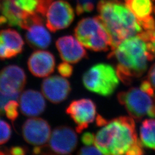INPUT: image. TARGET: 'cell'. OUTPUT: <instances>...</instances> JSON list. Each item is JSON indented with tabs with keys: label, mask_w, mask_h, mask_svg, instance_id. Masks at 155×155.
<instances>
[{
	"label": "cell",
	"mask_w": 155,
	"mask_h": 155,
	"mask_svg": "<svg viewBox=\"0 0 155 155\" xmlns=\"http://www.w3.org/2000/svg\"><path fill=\"white\" fill-rule=\"evenodd\" d=\"M97 124L102 127L95 135V145L102 154H144L143 146L137 137L135 121L131 117H119L107 121L101 116Z\"/></svg>",
	"instance_id": "6da1fadb"
},
{
	"label": "cell",
	"mask_w": 155,
	"mask_h": 155,
	"mask_svg": "<svg viewBox=\"0 0 155 155\" xmlns=\"http://www.w3.org/2000/svg\"><path fill=\"white\" fill-rule=\"evenodd\" d=\"M108 58L116 60L118 76L127 85L141 77L147 70L148 62L153 61L147 41L139 33L123 40L111 50Z\"/></svg>",
	"instance_id": "7a4b0ae2"
},
{
	"label": "cell",
	"mask_w": 155,
	"mask_h": 155,
	"mask_svg": "<svg viewBox=\"0 0 155 155\" xmlns=\"http://www.w3.org/2000/svg\"><path fill=\"white\" fill-rule=\"evenodd\" d=\"M97 11L98 17L110 36L111 50L125 39L143 31L134 15L120 0H100Z\"/></svg>",
	"instance_id": "3957f363"
},
{
	"label": "cell",
	"mask_w": 155,
	"mask_h": 155,
	"mask_svg": "<svg viewBox=\"0 0 155 155\" xmlns=\"http://www.w3.org/2000/svg\"><path fill=\"white\" fill-rule=\"evenodd\" d=\"M75 38L89 50L101 52L111 48L110 36L98 16L84 18L74 29Z\"/></svg>",
	"instance_id": "277c9868"
},
{
	"label": "cell",
	"mask_w": 155,
	"mask_h": 155,
	"mask_svg": "<svg viewBox=\"0 0 155 155\" xmlns=\"http://www.w3.org/2000/svg\"><path fill=\"white\" fill-rule=\"evenodd\" d=\"M116 70L106 63H98L91 67L83 74L82 82L90 91L108 97L113 94L120 83Z\"/></svg>",
	"instance_id": "5b68a950"
},
{
	"label": "cell",
	"mask_w": 155,
	"mask_h": 155,
	"mask_svg": "<svg viewBox=\"0 0 155 155\" xmlns=\"http://www.w3.org/2000/svg\"><path fill=\"white\" fill-rule=\"evenodd\" d=\"M119 103L130 117L140 121L145 116L155 117V97L137 87H131L117 95Z\"/></svg>",
	"instance_id": "8992f818"
},
{
	"label": "cell",
	"mask_w": 155,
	"mask_h": 155,
	"mask_svg": "<svg viewBox=\"0 0 155 155\" xmlns=\"http://www.w3.org/2000/svg\"><path fill=\"white\" fill-rule=\"evenodd\" d=\"M78 136L71 127L61 126L55 128L50 136L48 144L42 147H35L33 153H53L68 155L72 153L77 147Z\"/></svg>",
	"instance_id": "52a82bcc"
},
{
	"label": "cell",
	"mask_w": 155,
	"mask_h": 155,
	"mask_svg": "<svg viewBox=\"0 0 155 155\" xmlns=\"http://www.w3.org/2000/svg\"><path fill=\"white\" fill-rule=\"evenodd\" d=\"M37 12H29L23 20L20 29L27 30L25 39L33 49L44 50L51 43V36L43 24V20Z\"/></svg>",
	"instance_id": "ba28073f"
},
{
	"label": "cell",
	"mask_w": 155,
	"mask_h": 155,
	"mask_svg": "<svg viewBox=\"0 0 155 155\" xmlns=\"http://www.w3.org/2000/svg\"><path fill=\"white\" fill-rule=\"evenodd\" d=\"M46 16V27L50 31L56 32L68 27L74 21L75 14L70 4L58 0L50 4Z\"/></svg>",
	"instance_id": "9c48e42d"
},
{
	"label": "cell",
	"mask_w": 155,
	"mask_h": 155,
	"mask_svg": "<svg viewBox=\"0 0 155 155\" xmlns=\"http://www.w3.org/2000/svg\"><path fill=\"white\" fill-rule=\"evenodd\" d=\"M66 113L76 124V131L81 133L94 122L97 115V107L90 99L75 100L67 107Z\"/></svg>",
	"instance_id": "30bf717a"
},
{
	"label": "cell",
	"mask_w": 155,
	"mask_h": 155,
	"mask_svg": "<svg viewBox=\"0 0 155 155\" xmlns=\"http://www.w3.org/2000/svg\"><path fill=\"white\" fill-rule=\"evenodd\" d=\"M22 134L28 144L35 147H42L49 141L51 134V127L44 119L33 117L24 123Z\"/></svg>",
	"instance_id": "8fae6325"
},
{
	"label": "cell",
	"mask_w": 155,
	"mask_h": 155,
	"mask_svg": "<svg viewBox=\"0 0 155 155\" xmlns=\"http://www.w3.org/2000/svg\"><path fill=\"white\" fill-rule=\"evenodd\" d=\"M27 83V76L22 68L9 65L0 71V91L9 95L19 94Z\"/></svg>",
	"instance_id": "7c38bea8"
},
{
	"label": "cell",
	"mask_w": 155,
	"mask_h": 155,
	"mask_svg": "<svg viewBox=\"0 0 155 155\" xmlns=\"http://www.w3.org/2000/svg\"><path fill=\"white\" fill-rule=\"evenodd\" d=\"M41 89L45 98L55 104L61 103L66 100L71 91L69 81L63 77L58 75L45 79Z\"/></svg>",
	"instance_id": "4fadbf2b"
},
{
	"label": "cell",
	"mask_w": 155,
	"mask_h": 155,
	"mask_svg": "<svg viewBox=\"0 0 155 155\" xmlns=\"http://www.w3.org/2000/svg\"><path fill=\"white\" fill-rule=\"evenodd\" d=\"M77 39L68 35L56 41V47L61 59L70 64H76L87 55V52Z\"/></svg>",
	"instance_id": "5bb4252c"
},
{
	"label": "cell",
	"mask_w": 155,
	"mask_h": 155,
	"mask_svg": "<svg viewBox=\"0 0 155 155\" xmlns=\"http://www.w3.org/2000/svg\"><path fill=\"white\" fill-rule=\"evenodd\" d=\"M55 63V56L52 53L45 50H37L28 59V69L36 77H47L54 71Z\"/></svg>",
	"instance_id": "9a60e30c"
},
{
	"label": "cell",
	"mask_w": 155,
	"mask_h": 155,
	"mask_svg": "<svg viewBox=\"0 0 155 155\" xmlns=\"http://www.w3.org/2000/svg\"><path fill=\"white\" fill-rule=\"evenodd\" d=\"M24 43L21 35L14 29L0 31V59H11L23 51Z\"/></svg>",
	"instance_id": "2e32d148"
},
{
	"label": "cell",
	"mask_w": 155,
	"mask_h": 155,
	"mask_svg": "<svg viewBox=\"0 0 155 155\" xmlns=\"http://www.w3.org/2000/svg\"><path fill=\"white\" fill-rule=\"evenodd\" d=\"M18 101L20 111L25 116H38L46 108L44 97L36 90H27L23 91Z\"/></svg>",
	"instance_id": "e0dca14e"
},
{
	"label": "cell",
	"mask_w": 155,
	"mask_h": 155,
	"mask_svg": "<svg viewBox=\"0 0 155 155\" xmlns=\"http://www.w3.org/2000/svg\"><path fill=\"white\" fill-rule=\"evenodd\" d=\"M0 12L2 15L5 17L9 26L19 28L28 13L18 8L13 0H3L0 3Z\"/></svg>",
	"instance_id": "ac0fdd59"
},
{
	"label": "cell",
	"mask_w": 155,
	"mask_h": 155,
	"mask_svg": "<svg viewBox=\"0 0 155 155\" xmlns=\"http://www.w3.org/2000/svg\"><path fill=\"white\" fill-rule=\"evenodd\" d=\"M125 2L138 21L151 16L153 10L151 0H125Z\"/></svg>",
	"instance_id": "d6986e66"
},
{
	"label": "cell",
	"mask_w": 155,
	"mask_h": 155,
	"mask_svg": "<svg viewBox=\"0 0 155 155\" xmlns=\"http://www.w3.org/2000/svg\"><path fill=\"white\" fill-rule=\"evenodd\" d=\"M140 140L143 147L155 151V120L146 119L142 122Z\"/></svg>",
	"instance_id": "ffe728a7"
},
{
	"label": "cell",
	"mask_w": 155,
	"mask_h": 155,
	"mask_svg": "<svg viewBox=\"0 0 155 155\" xmlns=\"http://www.w3.org/2000/svg\"><path fill=\"white\" fill-rule=\"evenodd\" d=\"M95 0H76V13L80 16L84 13H90L94 10Z\"/></svg>",
	"instance_id": "44dd1931"
},
{
	"label": "cell",
	"mask_w": 155,
	"mask_h": 155,
	"mask_svg": "<svg viewBox=\"0 0 155 155\" xmlns=\"http://www.w3.org/2000/svg\"><path fill=\"white\" fill-rule=\"evenodd\" d=\"M17 100H11L7 102L5 107L4 110L7 118L13 122L18 116V107L19 105Z\"/></svg>",
	"instance_id": "7402d4cb"
},
{
	"label": "cell",
	"mask_w": 155,
	"mask_h": 155,
	"mask_svg": "<svg viewBox=\"0 0 155 155\" xmlns=\"http://www.w3.org/2000/svg\"><path fill=\"white\" fill-rule=\"evenodd\" d=\"M18 8L27 12H36L39 0H13Z\"/></svg>",
	"instance_id": "603a6c76"
},
{
	"label": "cell",
	"mask_w": 155,
	"mask_h": 155,
	"mask_svg": "<svg viewBox=\"0 0 155 155\" xmlns=\"http://www.w3.org/2000/svg\"><path fill=\"white\" fill-rule=\"evenodd\" d=\"M11 127L8 123L0 119V145L5 144L11 138Z\"/></svg>",
	"instance_id": "cb8c5ba5"
},
{
	"label": "cell",
	"mask_w": 155,
	"mask_h": 155,
	"mask_svg": "<svg viewBox=\"0 0 155 155\" xmlns=\"http://www.w3.org/2000/svg\"><path fill=\"white\" fill-rule=\"evenodd\" d=\"M19 94L14 95H9L4 94L0 91V117L5 114L4 107L8 102L11 100H18Z\"/></svg>",
	"instance_id": "d4e9b609"
},
{
	"label": "cell",
	"mask_w": 155,
	"mask_h": 155,
	"mask_svg": "<svg viewBox=\"0 0 155 155\" xmlns=\"http://www.w3.org/2000/svg\"><path fill=\"white\" fill-rule=\"evenodd\" d=\"M58 71L63 77H70L73 72V67L70 63L64 61L58 65Z\"/></svg>",
	"instance_id": "484cf974"
},
{
	"label": "cell",
	"mask_w": 155,
	"mask_h": 155,
	"mask_svg": "<svg viewBox=\"0 0 155 155\" xmlns=\"http://www.w3.org/2000/svg\"><path fill=\"white\" fill-rule=\"evenodd\" d=\"M78 154L81 155H101L102 153L95 145H85L79 150Z\"/></svg>",
	"instance_id": "4316f807"
},
{
	"label": "cell",
	"mask_w": 155,
	"mask_h": 155,
	"mask_svg": "<svg viewBox=\"0 0 155 155\" xmlns=\"http://www.w3.org/2000/svg\"><path fill=\"white\" fill-rule=\"evenodd\" d=\"M144 31H152L155 29V19L152 16L139 21Z\"/></svg>",
	"instance_id": "83f0119b"
},
{
	"label": "cell",
	"mask_w": 155,
	"mask_h": 155,
	"mask_svg": "<svg viewBox=\"0 0 155 155\" xmlns=\"http://www.w3.org/2000/svg\"><path fill=\"white\" fill-rule=\"evenodd\" d=\"M81 141L84 145H93L95 144V135L90 132L83 133Z\"/></svg>",
	"instance_id": "f1b7e54d"
},
{
	"label": "cell",
	"mask_w": 155,
	"mask_h": 155,
	"mask_svg": "<svg viewBox=\"0 0 155 155\" xmlns=\"http://www.w3.org/2000/svg\"><path fill=\"white\" fill-rule=\"evenodd\" d=\"M147 80L155 89V63L150 68L147 75Z\"/></svg>",
	"instance_id": "f546056e"
},
{
	"label": "cell",
	"mask_w": 155,
	"mask_h": 155,
	"mask_svg": "<svg viewBox=\"0 0 155 155\" xmlns=\"http://www.w3.org/2000/svg\"><path fill=\"white\" fill-rule=\"evenodd\" d=\"M9 153L14 155H24L27 153V150L25 147H20V146H16L12 147L10 150H9Z\"/></svg>",
	"instance_id": "4dcf8cb0"
},
{
	"label": "cell",
	"mask_w": 155,
	"mask_h": 155,
	"mask_svg": "<svg viewBox=\"0 0 155 155\" xmlns=\"http://www.w3.org/2000/svg\"><path fill=\"white\" fill-rule=\"evenodd\" d=\"M5 24H8V21L5 17L3 15L0 16V27L5 25Z\"/></svg>",
	"instance_id": "1f68e13d"
},
{
	"label": "cell",
	"mask_w": 155,
	"mask_h": 155,
	"mask_svg": "<svg viewBox=\"0 0 155 155\" xmlns=\"http://www.w3.org/2000/svg\"><path fill=\"white\" fill-rule=\"evenodd\" d=\"M153 11H154V13H155V6L153 7Z\"/></svg>",
	"instance_id": "d6a6232c"
},
{
	"label": "cell",
	"mask_w": 155,
	"mask_h": 155,
	"mask_svg": "<svg viewBox=\"0 0 155 155\" xmlns=\"http://www.w3.org/2000/svg\"><path fill=\"white\" fill-rule=\"evenodd\" d=\"M153 1H155V0H153Z\"/></svg>",
	"instance_id": "836d02e7"
},
{
	"label": "cell",
	"mask_w": 155,
	"mask_h": 155,
	"mask_svg": "<svg viewBox=\"0 0 155 155\" xmlns=\"http://www.w3.org/2000/svg\"><path fill=\"white\" fill-rule=\"evenodd\" d=\"M124 1H125V0H124Z\"/></svg>",
	"instance_id": "e575fe53"
}]
</instances>
